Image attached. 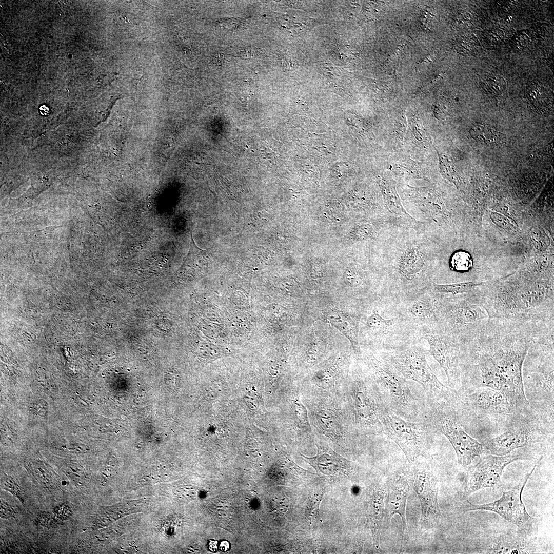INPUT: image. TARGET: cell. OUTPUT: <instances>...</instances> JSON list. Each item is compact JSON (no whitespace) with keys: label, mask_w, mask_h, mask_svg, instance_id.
<instances>
[{"label":"cell","mask_w":554,"mask_h":554,"mask_svg":"<svg viewBox=\"0 0 554 554\" xmlns=\"http://www.w3.org/2000/svg\"><path fill=\"white\" fill-rule=\"evenodd\" d=\"M435 297L436 327L462 343L476 338L490 319L476 294Z\"/></svg>","instance_id":"obj_2"},{"label":"cell","mask_w":554,"mask_h":554,"mask_svg":"<svg viewBox=\"0 0 554 554\" xmlns=\"http://www.w3.org/2000/svg\"><path fill=\"white\" fill-rule=\"evenodd\" d=\"M469 133L471 137L483 144L499 145L505 143V134L491 126L483 123H475L471 127Z\"/></svg>","instance_id":"obj_22"},{"label":"cell","mask_w":554,"mask_h":554,"mask_svg":"<svg viewBox=\"0 0 554 554\" xmlns=\"http://www.w3.org/2000/svg\"><path fill=\"white\" fill-rule=\"evenodd\" d=\"M371 382L382 404L395 414L412 419L419 414V403L406 379L392 365L377 359L371 353L365 355Z\"/></svg>","instance_id":"obj_3"},{"label":"cell","mask_w":554,"mask_h":554,"mask_svg":"<svg viewBox=\"0 0 554 554\" xmlns=\"http://www.w3.org/2000/svg\"><path fill=\"white\" fill-rule=\"evenodd\" d=\"M473 266V261L471 255L464 251L456 252L452 255L450 261L451 269L459 273L469 272Z\"/></svg>","instance_id":"obj_25"},{"label":"cell","mask_w":554,"mask_h":554,"mask_svg":"<svg viewBox=\"0 0 554 554\" xmlns=\"http://www.w3.org/2000/svg\"><path fill=\"white\" fill-rule=\"evenodd\" d=\"M37 520L39 524L46 527H54L60 522L55 516L45 512L39 513Z\"/></svg>","instance_id":"obj_33"},{"label":"cell","mask_w":554,"mask_h":554,"mask_svg":"<svg viewBox=\"0 0 554 554\" xmlns=\"http://www.w3.org/2000/svg\"><path fill=\"white\" fill-rule=\"evenodd\" d=\"M346 284L351 287L359 288L364 283V275L360 269L355 268L348 269L345 275Z\"/></svg>","instance_id":"obj_31"},{"label":"cell","mask_w":554,"mask_h":554,"mask_svg":"<svg viewBox=\"0 0 554 554\" xmlns=\"http://www.w3.org/2000/svg\"><path fill=\"white\" fill-rule=\"evenodd\" d=\"M528 457L523 453H509L502 456L490 454L482 457L468 469L465 480V496L468 497L480 489L500 487L505 468L517 460L529 459Z\"/></svg>","instance_id":"obj_10"},{"label":"cell","mask_w":554,"mask_h":554,"mask_svg":"<svg viewBox=\"0 0 554 554\" xmlns=\"http://www.w3.org/2000/svg\"><path fill=\"white\" fill-rule=\"evenodd\" d=\"M379 420L382 432L399 446L409 463L415 461L429 449L430 437L427 423L406 421L384 406Z\"/></svg>","instance_id":"obj_5"},{"label":"cell","mask_w":554,"mask_h":554,"mask_svg":"<svg viewBox=\"0 0 554 554\" xmlns=\"http://www.w3.org/2000/svg\"><path fill=\"white\" fill-rule=\"evenodd\" d=\"M1 487L11 493L17 498L24 505L25 501L22 495V491L15 480L6 473H4L1 477Z\"/></svg>","instance_id":"obj_30"},{"label":"cell","mask_w":554,"mask_h":554,"mask_svg":"<svg viewBox=\"0 0 554 554\" xmlns=\"http://www.w3.org/2000/svg\"><path fill=\"white\" fill-rule=\"evenodd\" d=\"M393 316L401 318L419 329L436 327V298L429 289L408 294L384 307Z\"/></svg>","instance_id":"obj_9"},{"label":"cell","mask_w":554,"mask_h":554,"mask_svg":"<svg viewBox=\"0 0 554 554\" xmlns=\"http://www.w3.org/2000/svg\"><path fill=\"white\" fill-rule=\"evenodd\" d=\"M350 409L357 427L371 429L382 432L379 420L383 406L376 392L362 379L353 381L348 388Z\"/></svg>","instance_id":"obj_11"},{"label":"cell","mask_w":554,"mask_h":554,"mask_svg":"<svg viewBox=\"0 0 554 554\" xmlns=\"http://www.w3.org/2000/svg\"><path fill=\"white\" fill-rule=\"evenodd\" d=\"M489 281H469L450 284H438L432 281L429 289L438 297L474 294L481 286L486 285Z\"/></svg>","instance_id":"obj_20"},{"label":"cell","mask_w":554,"mask_h":554,"mask_svg":"<svg viewBox=\"0 0 554 554\" xmlns=\"http://www.w3.org/2000/svg\"><path fill=\"white\" fill-rule=\"evenodd\" d=\"M0 513L1 518L6 519L15 518L16 516L13 507L2 499H1Z\"/></svg>","instance_id":"obj_34"},{"label":"cell","mask_w":554,"mask_h":554,"mask_svg":"<svg viewBox=\"0 0 554 554\" xmlns=\"http://www.w3.org/2000/svg\"><path fill=\"white\" fill-rule=\"evenodd\" d=\"M364 327L372 342L382 352L404 348L422 340L418 328L399 316L385 319L377 309L367 316Z\"/></svg>","instance_id":"obj_7"},{"label":"cell","mask_w":554,"mask_h":554,"mask_svg":"<svg viewBox=\"0 0 554 554\" xmlns=\"http://www.w3.org/2000/svg\"><path fill=\"white\" fill-rule=\"evenodd\" d=\"M428 352L418 343L400 349L383 351L382 357L406 379L419 384L429 397L437 398L445 394L446 387L428 364L426 360Z\"/></svg>","instance_id":"obj_4"},{"label":"cell","mask_w":554,"mask_h":554,"mask_svg":"<svg viewBox=\"0 0 554 554\" xmlns=\"http://www.w3.org/2000/svg\"><path fill=\"white\" fill-rule=\"evenodd\" d=\"M535 328L532 323L489 319L471 343L479 367L493 378L512 406L528 403L522 369Z\"/></svg>","instance_id":"obj_1"},{"label":"cell","mask_w":554,"mask_h":554,"mask_svg":"<svg viewBox=\"0 0 554 554\" xmlns=\"http://www.w3.org/2000/svg\"><path fill=\"white\" fill-rule=\"evenodd\" d=\"M470 398L477 407L491 412L504 413L512 406L503 392L488 387L476 390Z\"/></svg>","instance_id":"obj_19"},{"label":"cell","mask_w":554,"mask_h":554,"mask_svg":"<svg viewBox=\"0 0 554 554\" xmlns=\"http://www.w3.org/2000/svg\"><path fill=\"white\" fill-rule=\"evenodd\" d=\"M440 166L442 174L445 178L456 184L458 176L451 158L445 153L439 154Z\"/></svg>","instance_id":"obj_29"},{"label":"cell","mask_w":554,"mask_h":554,"mask_svg":"<svg viewBox=\"0 0 554 554\" xmlns=\"http://www.w3.org/2000/svg\"><path fill=\"white\" fill-rule=\"evenodd\" d=\"M421 339L429 345L428 352L444 370L448 382L454 384L465 369L468 344L462 343L437 327L420 328Z\"/></svg>","instance_id":"obj_6"},{"label":"cell","mask_w":554,"mask_h":554,"mask_svg":"<svg viewBox=\"0 0 554 554\" xmlns=\"http://www.w3.org/2000/svg\"><path fill=\"white\" fill-rule=\"evenodd\" d=\"M528 98L537 107H547L551 103L547 89L540 85H533L528 89Z\"/></svg>","instance_id":"obj_28"},{"label":"cell","mask_w":554,"mask_h":554,"mask_svg":"<svg viewBox=\"0 0 554 554\" xmlns=\"http://www.w3.org/2000/svg\"><path fill=\"white\" fill-rule=\"evenodd\" d=\"M385 493L382 488H375L371 493L365 505L367 523L371 530L373 545L380 549V540L385 515Z\"/></svg>","instance_id":"obj_17"},{"label":"cell","mask_w":554,"mask_h":554,"mask_svg":"<svg viewBox=\"0 0 554 554\" xmlns=\"http://www.w3.org/2000/svg\"><path fill=\"white\" fill-rule=\"evenodd\" d=\"M529 433L527 429L521 427L508 430L502 434L484 441L483 446L492 454L505 456L516 449L527 445Z\"/></svg>","instance_id":"obj_16"},{"label":"cell","mask_w":554,"mask_h":554,"mask_svg":"<svg viewBox=\"0 0 554 554\" xmlns=\"http://www.w3.org/2000/svg\"><path fill=\"white\" fill-rule=\"evenodd\" d=\"M230 545L228 542L226 541H223L221 542L220 545V549L223 551H226L229 550Z\"/></svg>","instance_id":"obj_37"},{"label":"cell","mask_w":554,"mask_h":554,"mask_svg":"<svg viewBox=\"0 0 554 554\" xmlns=\"http://www.w3.org/2000/svg\"><path fill=\"white\" fill-rule=\"evenodd\" d=\"M413 487L420 501L422 529H429L440 525L442 519L438 502L436 478L427 470H418L413 478Z\"/></svg>","instance_id":"obj_12"},{"label":"cell","mask_w":554,"mask_h":554,"mask_svg":"<svg viewBox=\"0 0 554 554\" xmlns=\"http://www.w3.org/2000/svg\"><path fill=\"white\" fill-rule=\"evenodd\" d=\"M384 195L388 211L395 216L412 224L415 220L412 217L402 206L399 197L392 188L386 186Z\"/></svg>","instance_id":"obj_24"},{"label":"cell","mask_w":554,"mask_h":554,"mask_svg":"<svg viewBox=\"0 0 554 554\" xmlns=\"http://www.w3.org/2000/svg\"><path fill=\"white\" fill-rule=\"evenodd\" d=\"M26 467L28 472L43 488L56 489L60 487L59 476L47 464L37 460L27 462Z\"/></svg>","instance_id":"obj_21"},{"label":"cell","mask_w":554,"mask_h":554,"mask_svg":"<svg viewBox=\"0 0 554 554\" xmlns=\"http://www.w3.org/2000/svg\"><path fill=\"white\" fill-rule=\"evenodd\" d=\"M409 489L406 478L400 476L389 484L384 500L386 522L388 523L395 515L400 516L403 525V536L406 529V507Z\"/></svg>","instance_id":"obj_14"},{"label":"cell","mask_w":554,"mask_h":554,"mask_svg":"<svg viewBox=\"0 0 554 554\" xmlns=\"http://www.w3.org/2000/svg\"><path fill=\"white\" fill-rule=\"evenodd\" d=\"M327 318L328 322L349 340L355 353L360 355L359 324L361 315L332 310L329 313Z\"/></svg>","instance_id":"obj_18"},{"label":"cell","mask_w":554,"mask_h":554,"mask_svg":"<svg viewBox=\"0 0 554 554\" xmlns=\"http://www.w3.org/2000/svg\"><path fill=\"white\" fill-rule=\"evenodd\" d=\"M39 111L40 113L43 115H47L49 113V108L45 105L40 107Z\"/></svg>","instance_id":"obj_38"},{"label":"cell","mask_w":554,"mask_h":554,"mask_svg":"<svg viewBox=\"0 0 554 554\" xmlns=\"http://www.w3.org/2000/svg\"><path fill=\"white\" fill-rule=\"evenodd\" d=\"M322 497H312L308 502L306 516L308 521L313 523L320 520L319 506Z\"/></svg>","instance_id":"obj_32"},{"label":"cell","mask_w":554,"mask_h":554,"mask_svg":"<svg viewBox=\"0 0 554 554\" xmlns=\"http://www.w3.org/2000/svg\"><path fill=\"white\" fill-rule=\"evenodd\" d=\"M439 430L449 440L455 450L458 463L464 467L484 451V446L467 434L461 426L451 418L439 416L435 420Z\"/></svg>","instance_id":"obj_13"},{"label":"cell","mask_w":554,"mask_h":554,"mask_svg":"<svg viewBox=\"0 0 554 554\" xmlns=\"http://www.w3.org/2000/svg\"><path fill=\"white\" fill-rule=\"evenodd\" d=\"M537 465L534 466L521 482L511 489L503 491L499 499L481 505L473 504L465 500L462 504V510L465 512L480 510L494 512L516 525L523 533L532 534L537 530L539 521L527 512L522 500V494Z\"/></svg>","instance_id":"obj_8"},{"label":"cell","mask_w":554,"mask_h":554,"mask_svg":"<svg viewBox=\"0 0 554 554\" xmlns=\"http://www.w3.org/2000/svg\"><path fill=\"white\" fill-rule=\"evenodd\" d=\"M54 516L59 521L66 520L71 515L70 509L67 505L56 506L54 509Z\"/></svg>","instance_id":"obj_35"},{"label":"cell","mask_w":554,"mask_h":554,"mask_svg":"<svg viewBox=\"0 0 554 554\" xmlns=\"http://www.w3.org/2000/svg\"><path fill=\"white\" fill-rule=\"evenodd\" d=\"M316 446L318 452L314 457H307L303 454L301 456L318 472L333 476L346 474L350 471L352 468L350 461L327 446L318 444Z\"/></svg>","instance_id":"obj_15"},{"label":"cell","mask_w":554,"mask_h":554,"mask_svg":"<svg viewBox=\"0 0 554 554\" xmlns=\"http://www.w3.org/2000/svg\"><path fill=\"white\" fill-rule=\"evenodd\" d=\"M61 469L77 487L80 488L84 484L86 473L80 464L72 462H67L62 464Z\"/></svg>","instance_id":"obj_26"},{"label":"cell","mask_w":554,"mask_h":554,"mask_svg":"<svg viewBox=\"0 0 554 554\" xmlns=\"http://www.w3.org/2000/svg\"><path fill=\"white\" fill-rule=\"evenodd\" d=\"M519 538H511V537H498L493 541L490 549L489 553H531L529 549L526 548L525 544Z\"/></svg>","instance_id":"obj_23"},{"label":"cell","mask_w":554,"mask_h":554,"mask_svg":"<svg viewBox=\"0 0 554 554\" xmlns=\"http://www.w3.org/2000/svg\"><path fill=\"white\" fill-rule=\"evenodd\" d=\"M506 84L501 75L490 74L486 76L482 82V88L488 93L499 95L505 89Z\"/></svg>","instance_id":"obj_27"},{"label":"cell","mask_w":554,"mask_h":554,"mask_svg":"<svg viewBox=\"0 0 554 554\" xmlns=\"http://www.w3.org/2000/svg\"><path fill=\"white\" fill-rule=\"evenodd\" d=\"M217 543L216 541H211L209 543V549L213 551H215L217 549Z\"/></svg>","instance_id":"obj_39"},{"label":"cell","mask_w":554,"mask_h":554,"mask_svg":"<svg viewBox=\"0 0 554 554\" xmlns=\"http://www.w3.org/2000/svg\"><path fill=\"white\" fill-rule=\"evenodd\" d=\"M61 449L71 453H81L86 450L85 446L78 443H66L61 445Z\"/></svg>","instance_id":"obj_36"}]
</instances>
